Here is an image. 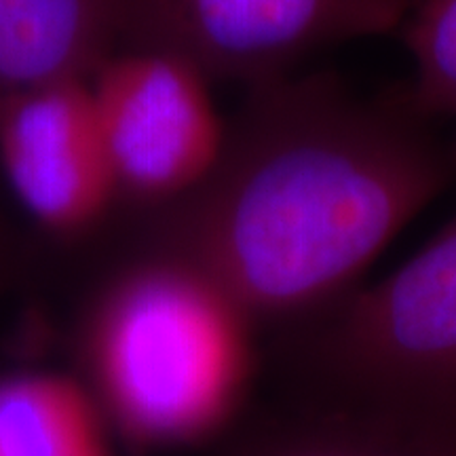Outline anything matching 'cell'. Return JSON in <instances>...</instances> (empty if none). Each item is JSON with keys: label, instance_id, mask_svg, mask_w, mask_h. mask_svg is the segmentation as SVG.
<instances>
[{"label": "cell", "instance_id": "obj_3", "mask_svg": "<svg viewBox=\"0 0 456 456\" xmlns=\"http://www.w3.org/2000/svg\"><path fill=\"white\" fill-rule=\"evenodd\" d=\"M254 323L201 269L165 252L108 298L95 355L117 402L163 436L212 423L252 363Z\"/></svg>", "mask_w": 456, "mask_h": 456}, {"label": "cell", "instance_id": "obj_4", "mask_svg": "<svg viewBox=\"0 0 456 456\" xmlns=\"http://www.w3.org/2000/svg\"><path fill=\"white\" fill-rule=\"evenodd\" d=\"M129 49L161 51L248 87L317 51L399 34L412 0H110Z\"/></svg>", "mask_w": 456, "mask_h": 456}, {"label": "cell", "instance_id": "obj_2", "mask_svg": "<svg viewBox=\"0 0 456 456\" xmlns=\"http://www.w3.org/2000/svg\"><path fill=\"white\" fill-rule=\"evenodd\" d=\"M313 406L456 448V216L372 285L294 328Z\"/></svg>", "mask_w": 456, "mask_h": 456}, {"label": "cell", "instance_id": "obj_9", "mask_svg": "<svg viewBox=\"0 0 456 456\" xmlns=\"http://www.w3.org/2000/svg\"><path fill=\"white\" fill-rule=\"evenodd\" d=\"M77 414L72 393L49 379L0 385V456H83Z\"/></svg>", "mask_w": 456, "mask_h": 456}, {"label": "cell", "instance_id": "obj_6", "mask_svg": "<svg viewBox=\"0 0 456 456\" xmlns=\"http://www.w3.org/2000/svg\"><path fill=\"white\" fill-rule=\"evenodd\" d=\"M0 169L21 209L55 235H78L118 199L89 78L28 91L0 114Z\"/></svg>", "mask_w": 456, "mask_h": 456}, {"label": "cell", "instance_id": "obj_8", "mask_svg": "<svg viewBox=\"0 0 456 456\" xmlns=\"http://www.w3.org/2000/svg\"><path fill=\"white\" fill-rule=\"evenodd\" d=\"M260 456H456V448L370 416L311 406Z\"/></svg>", "mask_w": 456, "mask_h": 456}, {"label": "cell", "instance_id": "obj_5", "mask_svg": "<svg viewBox=\"0 0 456 456\" xmlns=\"http://www.w3.org/2000/svg\"><path fill=\"white\" fill-rule=\"evenodd\" d=\"M91 83L100 135L118 197L174 208L218 167L228 121L212 78L161 51L125 49Z\"/></svg>", "mask_w": 456, "mask_h": 456}, {"label": "cell", "instance_id": "obj_10", "mask_svg": "<svg viewBox=\"0 0 456 456\" xmlns=\"http://www.w3.org/2000/svg\"><path fill=\"white\" fill-rule=\"evenodd\" d=\"M399 37L414 66L410 95L425 114L454 129L456 152V0H412Z\"/></svg>", "mask_w": 456, "mask_h": 456}, {"label": "cell", "instance_id": "obj_1", "mask_svg": "<svg viewBox=\"0 0 456 456\" xmlns=\"http://www.w3.org/2000/svg\"><path fill=\"white\" fill-rule=\"evenodd\" d=\"M456 182L452 140L408 85L359 95L332 72L249 87L208 182L167 209L165 252L201 269L252 323L298 328Z\"/></svg>", "mask_w": 456, "mask_h": 456}, {"label": "cell", "instance_id": "obj_7", "mask_svg": "<svg viewBox=\"0 0 456 456\" xmlns=\"http://www.w3.org/2000/svg\"><path fill=\"white\" fill-rule=\"evenodd\" d=\"M117 41L110 0H0V114L28 91L91 78Z\"/></svg>", "mask_w": 456, "mask_h": 456}]
</instances>
